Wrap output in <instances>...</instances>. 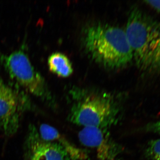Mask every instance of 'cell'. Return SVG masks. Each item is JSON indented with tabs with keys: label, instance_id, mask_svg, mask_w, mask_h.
Returning <instances> with one entry per match:
<instances>
[{
	"label": "cell",
	"instance_id": "1",
	"mask_svg": "<svg viewBox=\"0 0 160 160\" xmlns=\"http://www.w3.org/2000/svg\"><path fill=\"white\" fill-rule=\"evenodd\" d=\"M71 95L68 118L73 124L108 129L122 118V104L117 96L86 89H75Z\"/></svg>",
	"mask_w": 160,
	"mask_h": 160
},
{
	"label": "cell",
	"instance_id": "8",
	"mask_svg": "<svg viewBox=\"0 0 160 160\" xmlns=\"http://www.w3.org/2000/svg\"><path fill=\"white\" fill-rule=\"evenodd\" d=\"M48 65L50 71L60 77H68L73 72L70 60L61 52H53L50 55L48 58Z\"/></svg>",
	"mask_w": 160,
	"mask_h": 160
},
{
	"label": "cell",
	"instance_id": "6",
	"mask_svg": "<svg viewBox=\"0 0 160 160\" xmlns=\"http://www.w3.org/2000/svg\"><path fill=\"white\" fill-rule=\"evenodd\" d=\"M23 160H72L60 144L42 139L38 128L30 125L24 143Z\"/></svg>",
	"mask_w": 160,
	"mask_h": 160
},
{
	"label": "cell",
	"instance_id": "9",
	"mask_svg": "<svg viewBox=\"0 0 160 160\" xmlns=\"http://www.w3.org/2000/svg\"><path fill=\"white\" fill-rule=\"evenodd\" d=\"M144 154L149 160H160V138L149 141L144 149Z\"/></svg>",
	"mask_w": 160,
	"mask_h": 160
},
{
	"label": "cell",
	"instance_id": "2",
	"mask_svg": "<svg viewBox=\"0 0 160 160\" xmlns=\"http://www.w3.org/2000/svg\"><path fill=\"white\" fill-rule=\"evenodd\" d=\"M83 44L97 63L109 69H118L133 59L125 30L118 26L96 23L84 31Z\"/></svg>",
	"mask_w": 160,
	"mask_h": 160
},
{
	"label": "cell",
	"instance_id": "3",
	"mask_svg": "<svg viewBox=\"0 0 160 160\" xmlns=\"http://www.w3.org/2000/svg\"><path fill=\"white\" fill-rule=\"evenodd\" d=\"M125 32L138 68L148 72H160V21L133 7Z\"/></svg>",
	"mask_w": 160,
	"mask_h": 160
},
{
	"label": "cell",
	"instance_id": "5",
	"mask_svg": "<svg viewBox=\"0 0 160 160\" xmlns=\"http://www.w3.org/2000/svg\"><path fill=\"white\" fill-rule=\"evenodd\" d=\"M32 105L27 95L0 77V130L7 137L17 133L22 118Z\"/></svg>",
	"mask_w": 160,
	"mask_h": 160
},
{
	"label": "cell",
	"instance_id": "4",
	"mask_svg": "<svg viewBox=\"0 0 160 160\" xmlns=\"http://www.w3.org/2000/svg\"><path fill=\"white\" fill-rule=\"evenodd\" d=\"M1 59L6 71L18 86L50 105L53 104L52 96L46 81L23 50L3 55Z\"/></svg>",
	"mask_w": 160,
	"mask_h": 160
},
{
	"label": "cell",
	"instance_id": "10",
	"mask_svg": "<svg viewBox=\"0 0 160 160\" xmlns=\"http://www.w3.org/2000/svg\"><path fill=\"white\" fill-rule=\"evenodd\" d=\"M143 129L146 132L155 133L160 135V119L148 123L143 128Z\"/></svg>",
	"mask_w": 160,
	"mask_h": 160
},
{
	"label": "cell",
	"instance_id": "7",
	"mask_svg": "<svg viewBox=\"0 0 160 160\" xmlns=\"http://www.w3.org/2000/svg\"><path fill=\"white\" fill-rule=\"evenodd\" d=\"M78 138L83 145L95 149L98 160H115L122 151V147L114 142L107 129L83 127Z\"/></svg>",
	"mask_w": 160,
	"mask_h": 160
},
{
	"label": "cell",
	"instance_id": "11",
	"mask_svg": "<svg viewBox=\"0 0 160 160\" xmlns=\"http://www.w3.org/2000/svg\"><path fill=\"white\" fill-rule=\"evenodd\" d=\"M145 2L155 10L160 12V1H146Z\"/></svg>",
	"mask_w": 160,
	"mask_h": 160
}]
</instances>
